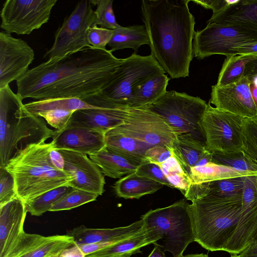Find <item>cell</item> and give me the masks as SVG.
I'll use <instances>...</instances> for the list:
<instances>
[{
	"label": "cell",
	"mask_w": 257,
	"mask_h": 257,
	"mask_svg": "<svg viewBox=\"0 0 257 257\" xmlns=\"http://www.w3.org/2000/svg\"><path fill=\"white\" fill-rule=\"evenodd\" d=\"M255 55H235L226 57L216 85L225 86L240 80L243 76L246 64Z\"/></svg>",
	"instance_id": "1f68e13d"
},
{
	"label": "cell",
	"mask_w": 257,
	"mask_h": 257,
	"mask_svg": "<svg viewBox=\"0 0 257 257\" xmlns=\"http://www.w3.org/2000/svg\"><path fill=\"white\" fill-rule=\"evenodd\" d=\"M163 184L135 172L127 175L117 181L113 185L116 196L124 199H139L153 194L163 187Z\"/></svg>",
	"instance_id": "484cf974"
},
{
	"label": "cell",
	"mask_w": 257,
	"mask_h": 257,
	"mask_svg": "<svg viewBox=\"0 0 257 257\" xmlns=\"http://www.w3.org/2000/svg\"><path fill=\"white\" fill-rule=\"evenodd\" d=\"M207 106L199 97L171 90L147 107L159 116L176 136L192 134L205 143L200 123Z\"/></svg>",
	"instance_id": "52a82bcc"
},
{
	"label": "cell",
	"mask_w": 257,
	"mask_h": 257,
	"mask_svg": "<svg viewBox=\"0 0 257 257\" xmlns=\"http://www.w3.org/2000/svg\"><path fill=\"white\" fill-rule=\"evenodd\" d=\"M249 87L253 101L257 109V86L252 83H250Z\"/></svg>",
	"instance_id": "11a10c76"
},
{
	"label": "cell",
	"mask_w": 257,
	"mask_h": 257,
	"mask_svg": "<svg viewBox=\"0 0 257 257\" xmlns=\"http://www.w3.org/2000/svg\"><path fill=\"white\" fill-rule=\"evenodd\" d=\"M172 148L173 155L188 175L191 168L211 161L212 153L206 143L192 134L177 136Z\"/></svg>",
	"instance_id": "7402d4cb"
},
{
	"label": "cell",
	"mask_w": 257,
	"mask_h": 257,
	"mask_svg": "<svg viewBox=\"0 0 257 257\" xmlns=\"http://www.w3.org/2000/svg\"><path fill=\"white\" fill-rule=\"evenodd\" d=\"M183 257H208L207 254L204 253L200 254H190L184 255Z\"/></svg>",
	"instance_id": "9f6ffc18"
},
{
	"label": "cell",
	"mask_w": 257,
	"mask_h": 257,
	"mask_svg": "<svg viewBox=\"0 0 257 257\" xmlns=\"http://www.w3.org/2000/svg\"><path fill=\"white\" fill-rule=\"evenodd\" d=\"M132 255V254L128 253V254H125L123 255H119L115 257H131V256Z\"/></svg>",
	"instance_id": "6f0895ef"
},
{
	"label": "cell",
	"mask_w": 257,
	"mask_h": 257,
	"mask_svg": "<svg viewBox=\"0 0 257 257\" xmlns=\"http://www.w3.org/2000/svg\"><path fill=\"white\" fill-rule=\"evenodd\" d=\"M95 20L96 15L89 0L79 2L56 31L54 43L44 58L48 60L59 59L90 47L88 31L93 26Z\"/></svg>",
	"instance_id": "9c48e42d"
},
{
	"label": "cell",
	"mask_w": 257,
	"mask_h": 257,
	"mask_svg": "<svg viewBox=\"0 0 257 257\" xmlns=\"http://www.w3.org/2000/svg\"><path fill=\"white\" fill-rule=\"evenodd\" d=\"M243 76L246 77L250 83L257 86V55L246 64Z\"/></svg>",
	"instance_id": "7dc6e473"
},
{
	"label": "cell",
	"mask_w": 257,
	"mask_h": 257,
	"mask_svg": "<svg viewBox=\"0 0 257 257\" xmlns=\"http://www.w3.org/2000/svg\"><path fill=\"white\" fill-rule=\"evenodd\" d=\"M52 147L51 142L27 145L4 167L14 178L17 197L25 204L51 190L68 186L72 180L52 164L49 156Z\"/></svg>",
	"instance_id": "3957f363"
},
{
	"label": "cell",
	"mask_w": 257,
	"mask_h": 257,
	"mask_svg": "<svg viewBox=\"0 0 257 257\" xmlns=\"http://www.w3.org/2000/svg\"><path fill=\"white\" fill-rule=\"evenodd\" d=\"M244 119L208 104L200 123L207 150L226 153L242 150Z\"/></svg>",
	"instance_id": "8fae6325"
},
{
	"label": "cell",
	"mask_w": 257,
	"mask_h": 257,
	"mask_svg": "<svg viewBox=\"0 0 257 257\" xmlns=\"http://www.w3.org/2000/svg\"><path fill=\"white\" fill-rule=\"evenodd\" d=\"M24 107L31 114L37 115L39 113L55 109H66L73 112L84 109L97 108L85 98H65L35 100L24 104Z\"/></svg>",
	"instance_id": "4dcf8cb0"
},
{
	"label": "cell",
	"mask_w": 257,
	"mask_h": 257,
	"mask_svg": "<svg viewBox=\"0 0 257 257\" xmlns=\"http://www.w3.org/2000/svg\"><path fill=\"white\" fill-rule=\"evenodd\" d=\"M211 161L217 164L241 171L257 173V164L251 160L242 150L232 153H212Z\"/></svg>",
	"instance_id": "d590c367"
},
{
	"label": "cell",
	"mask_w": 257,
	"mask_h": 257,
	"mask_svg": "<svg viewBox=\"0 0 257 257\" xmlns=\"http://www.w3.org/2000/svg\"><path fill=\"white\" fill-rule=\"evenodd\" d=\"M99 195L94 193L74 189L54 204L49 211L70 210L96 200Z\"/></svg>",
	"instance_id": "8d00e7d4"
},
{
	"label": "cell",
	"mask_w": 257,
	"mask_h": 257,
	"mask_svg": "<svg viewBox=\"0 0 257 257\" xmlns=\"http://www.w3.org/2000/svg\"><path fill=\"white\" fill-rule=\"evenodd\" d=\"M52 138L54 149L88 155L106 146L104 133L71 122L62 130L54 131Z\"/></svg>",
	"instance_id": "ac0fdd59"
},
{
	"label": "cell",
	"mask_w": 257,
	"mask_h": 257,
	"mask_svg": "<svg viewBox=\"0 0 257 257\" xmlns=\"http://www.w3.org/2000/svg\"><path fill=\"white\" fill-rule=\"evenodd\" d=\"M165 73L152 55L143 56L134 53L123 59L117 76L100 93L112 104L130 107L133 90L150 78Z\"/></svg>",
	"instance_id": "ba28073f"
},
{
	"label": "cell",
	"mask_w": 257,
	"mask_h": 257,
	"mask_svg": "<svg viewBox=\"0 0 257 257\" xmlns=\"http://www.w3.org/2000/svg\"><path fill=\"white\" fill-rule=\"evenodd\" d=\"M148 257H166L164 252L157 245H155Z\"/></svg>",
	"instance_id": "db71d44e"
},
{
	"label": "cell",
	"mask_w": 257,
	"mask_h": 257,
	"mask_svg": "<svg viewBox=\"0 0 257 257\" xmlns=\"http://www.w3.org/2000/svg\"><path fill=\"white\" fill-rule=\"evenodd\" d=\"M28 211L26 204L16 197L0 206V257H5L25 232Z\"/></svg>",
	"instance_id": "d6986e66"
},
{
	"label": "cell",
	"mask_w": 257,
	"mask_h": 257,
	"mask_svg": "<svg viewBox=\"0 0 257 257\" xmlns=\"http://www.w3.org/2000/svg\"><path fill=\"white\" fill-rule=\"evenodd\" d=\"M35 58L33 49L27 42L0 33V88L17 81L29 70Z\"/></svg>",
	"instance_id": "9a60e30c"
},
{
	"label": "cell",
	"mask_w": 257,
	"mask_h": 257,
	"mask_svg": "<svg viewBox=\"0 0 257 257\" xmlns=\"http://www.w3.org/2000/svg\"><path fill=\"white\" fill-rule=\"evenodd\" d=\"M158 239L152 230L144 229L135 235L112 243L85 257H115L128 253L133 254L141 252V247Z\"/></svg>",
	"instance_id": "d4e9b609"
},
{
	"label": "cell",
	"mask_w": 257,
	"mask_h": 257,
	"mask_svg": "<svg viewBox=\"0 0 257 257\" xmlns=\"http://www.w3.org/2000/svg\"><path fill=\"white\" fill-rule=\"evenodd\" d=\"M233 51L235 55H257V42L237 46L234 48Z\"/></svg>",
	"instance_id": "681fc988"
},
{
	"label": "cell",
	"mask_w": 257,
	"mask_h": 257,
	"mask_svg": "<svg viewBox=\"0 0 257 257\" xmlns=\"http://www.w3.org/2000/svg\"><path fill=\"white\" fill-rule=\"evenodd\" d=\"M239 255L240 257H257V240L251 243Z\"/></svg>",
	"instance_id": "f5cc1de1"
},
{
	"label": "cell",
	"mask_w": 257,
	"mask_h": 257,
	"mask_svg": "<svg viewBox=\"0 0 257 257\" xmlns=\"http://www.w3.org/2000/svg\"><path fill=\"white\" fill-rule=\"evenodd\" d=\"M158 165L173 188L179 189L184 195L191 183L188 174L176 158L173 155L167 160Z\"/></svg>",
	"instance_id": "e575fe53"
},
{
	"label": "cell",
	"mask_w": 257,
	"mask_h": 257,
	"mask_svg": "<svg viewBox=\"0 0 257 257\" xmlns=\"http://www.w3.org/2000/svg\"><path fill=\"white\" fill-rule=\"evenodd\" d=\"M115 128L151 147H172L177 136L159 116L147 106L130 107L124 124Z\"/></svg>",
	"instance_id": "4fadbf2b"
},
{
	"label": "cell",
	"mask_w": 257,
	"mask_h": 257,
	"mask_svg": "<svg viewBox=\"0 0 257 257\" xmlns=\"http://www.w3.org/2000/svg\"><path fill=\"white\" fill-rule=\"evenodd\" d=\"M105 142L106 146L113 151L144 161H147L146 151L152 147L124 134L116 128L105 134Z\"/></svg>",
	"instance_id": "f546056e"
},
{
	"label": "cell",
	"mask_w": 257,
	"mask_h": 257,
	"mask_svg": "<svg viewBox=\"0 0 257 257\" xmlns=\"http://www.w3.org/2000/svg\"><path fill=\"white\" fill-rule=\"evenodd\" d=\"M113 34V30L102 28L98 26L91 27L88 34L89 43L91 47L98 49H106Z\"/></svg>",
	"instance_id": "7bdbcfd3"
},
{
	"label": "cell",
	"mask_w": 257,
	"mask_h": 257,
	"mask_svg": "<svg viewBox=\"0 0 257 257\" xmlns=\"http://www.w3.org/2000/svg\"><path fill=\"white\" fill-rule=\"evenodd\" d=\"M88 156L101 169L104 175L112 178H120L134 173L143 162L147 161L118 153L106 146L98 152Z\"/></svg>",
	"instance_id": "cb8c5ba5"
},
{
	"label": "cell",
	"mask_w": 257,
	"mask_h": 257,
	"mask_svg": "<svg viewBox=\"0 0 257 257\" xmlns=\"http://www.w3.org/2000/svg\"><path fill=\"white\" fill-rule=\"evenodd\" d=\"M22 99L9 85L0 88V167H5L20 150L31 144L44 143L54 130L45 120L24 107Z\"/></svg>",
	"instance_id": "277c9868"
},
{
	"label": "cell",
	"mask_w": 257,
	"mask_h": 257,
	"mask_svg": "<svg viewBox=\"0 0 257 257\" xmlns=\"http://www.w3.org/2000/svg\"><path fill=\"white\" fill-rule=\"evenodd\" d=\"M141 219L144 229L152 230L158 236V240L153 244L173 257H183L188 245L195 241L190 204L186 199L150 210Z\"/></svg>",
	"instance_id": "8992f818"
},
{
	"label": "cell",
	"mask_w": 257,
	"mask_h": 257,
	"mask_svg": "<svg viewBox=\"0 0 257 257\" xmlns=\"http://www.w3.org/2000/svg\"><path fill=\"white\" fill-rule=\"evenodd\" d=\"M123 61L110 50L86 47L29 70L16 81L17 94L22 100L85 98L106 88Z\"/></svg>",
	"instance_id": "6da1fadb"
},
{
	"label": "cell",
	"mask_w": 257,
	"mask_h": 257,
	"mask_svg": "<svg viewBox=\"0 0 257 257\" xmlns=\"http://www.w3.org/2000/svg\"><path fill=\"white\" fill-rule=\"evenodd\" d=\"M57 257H85V255L76 243L63 250Z\"/></svg>",
	"instance_id": "816d5d0a"
},
{
	"label": "cell",
	"mask_w": 257,
	"mask_h": 257,
	"mask_svg": "<svg viewBox=\"0 0 257 257\" xmlns=\"http://www.w3.org/2000/svg\"><path fill=\"white\" fill-rule=\"evenodd\" d=\"M150 45V39L145 25L128 27L119 26L113 29V34L108 46L113 51L131 48L137 53L142 45Z\"/></svg>",
	"instance_id": "4316f807"
},
{
	"label": "cell",
	"mask_w": 257,
	"mask_h": 257,
	"mask_svg": "<svg viewBox=\"0 0 257 257\" xmlns=\"http://www.w3.org/2000/svg\"><path fill=\"white\" fill-rule=\"evenodd\" d=\"M130 107L110 106L74 111L70 122L105 134L124 124Z\"/></svg>",
	"instance_id": "ffe728a7"
},
{
	"label": "cell",
	"mask_w": 257,
	"mask_h": 257,
	"mask_svg": "<svg viewBox=\"0 0 257 257\" xmlns=\"http://www.w3.org/2000/svg\"><path fill=\"white\" fill-rule=\"evenodd\" d=\"M144 230L143 223L140 219L129 225L113 228H89L81 225L67 231L66 234L72 236L76 244L113 243L135 235Z\"/></svg>",
	"instance_id": "44dd1931"
},
{
	"label": "cell",
	"mask_w": 257,
	"mask_h": 257,
	"mask_svg": "<svg viewBox=\"0 0 257 257\" xmlns=\"http://www.w3.org/2000/svg\"><path fill=\"white\" fill-rule=\"evenodd\" d=\"M17 197L13 176L4 167H0V206Z\"/></svg>",
	"instance_id": "b9f144b4"
},
{
	"label": "cell",
	"mask_w": 257,
	"mask_h": 257,
	"mask_svg": "<svg viewBox=\"0 0 257 257\" xmlns=\"http://www.w3.org/2000/svg\"><path fill=\"white\" fill-rule=\"evenodd\" d=\"M241 207L242 200L202 198L192 201L195 241L209 251H223L236 229Z\"/></svg>",
	"instance_id": "5b68a950"
},
{
	"label": "cell",
	"mask_w": 257,
	"mask_h": 257,
	"mask_svg": "<svg viewBox=\"0 0 257 257\" xmlns=\"http://www.w3.org/2000/svg\"><path fill=\"white\" fill-rule=\"evenodd\" d=\"M74 189L69 186H63L42 194L26 204L28 212L32 216H39L43 215L49 211L54 204Z\"/></svg>",
	"instance_id": "836d02e7"
},
{
	"label": "cell",
	"mask_w": 257,
	"mask_h": 257,
	"mask_svg": "<svg viewBox=\"0 0 257 257\" xmlns=\"http://www.w3.org/2000/svg\"><path fill=\"white\" fill-rule=\"evenodd\" d=\"M254 175H257V173L238 171L212 162L192 168L188 173L191 184H199L218 180Z\"/></svg>",
	"instance_id": "83f0119b"
},
{
	"label": "cell",
	"mask_w": 257,
	"mask_h": 257,
	"mask_svg": "<svg viewBox=\"0 0 257 257\" xmlns=\"http://www.w3.org/2000/svg\"><path fill=\"white\" fill-rule=\"evenodd\" d=\"M73 112L66 109H55L40 112L36 116L43 117L56 130L60 131L69 124Z\"/></svg>",
	"instance_id": "60d3db41"
},
{
	"label": "cell",
	"mask_w": 257,
	"mask_h": 257,
	"mask_svg": "<svg viewBox=\"0 0 257 257\" xmlns=\"http://www.w3.org/2000/svg\"><path fill=\"white\" fill-rule=\"evenodd\" d=\"M257 42V32L235 25L207 23L195 32L193 41V56L201 60L213 55H235L234 48Z\"/></svg>",
	"instance_id": "30bf717a"
},
{
	"label": "cell",
	"mask_w": 257,
	"mask_h": 257,
	"mask_svg": "<svg viewBox=\"0 0 257 257\" xmlns=\"http://www.w3.org/2000/svg\"><path fill=\"white\" fill-rule=\"evenodd\" d=\"M191 0H143L142 19L151 55L172 79L189 76L193 57L194 17Z\"/></svg>",
	"instance_id": "7a4b0ae2"
},
{
	"label": "cell",
	"mask_w": 257,
	"mask_h": 257,
	"mask_svg": "<svg viewBox=\"0 0 257 257\" xmlns=\"http://www.w3.org/2000/svg\"><path fill=\"white\" fill-rule=\"evenodd\" d=\"M93 6L96 20L93 26L113 30L120 25L116 22L112 8V0H89Z\"/></svg>",
	"instance_id": "74e56055"
},
{
	"label": "cell",
	"mask_w": 257,
	"mask_h": 257,
	"mask_svg": "<svg viewBox=\"0 0 257 257\" xmlns=\"http://www.w3.org/2000/svg\"><path fill=\"white\" fill-rule=\"evenodd\" d=\"M58 150L64 160V171L72 179L68 186L101 195L104 191L105 181L99 168L86 154L66 150Z\"/></svg>",
	"instance_id": "2e32d148"
},
{
	"label": "cell",
	"mask_w": 257,
	"mask_h": 257,
	"mask_svg": "<svg viewBox=\"0 0 257 257\" xmlns=\"http://www.w3.org/2000/svg\"><path fill=\"white\" fill-rule=\"evenodd\" d=\"M114 243V242H113ZM112 243L96 242L88 244H77L81 251L85 255L100 250Z\"/></svg>",
	"instance_id": "c3c4849f"
},
{
	"label": "cell",
	"mask_w": 257,
	"mask_h": 257,
	"mask_svg": "<svg viewBox=\"0 0 257 257\" xmlns=\"http://www.w3.org/2000/svg\"><path fill=\"white\" fill-rule=\"evenodd\" d=\"M57 0H7L1 13V28L11 34L29 35L47 23Z\"/></svg>",
	"instance_id": "7c38bea8"
},
{
	"label": "cell",
	"mask_w": 257,
	"mask_h": 257,
	"mask_svg": "<svg viewBox=\"0 0 257 257\" xmlns=\"http://www.w3.org/2000/svg\"><path fill=\"white\" fill-rule=\"evenodd\" d=\"M202 7L211 9L213 14L217 13L231 3L232 1L227 0H192L191 1Z\"/></svg>",
	"instance_id": "bcb514c9"
},
{
	"label": "cell",
	"mask_w": 257,
	"mask_h": 257,
	"mask_svg": "<svg viewBox=\"0 0 257 257\" xmlns=\"http://www.w3.org/2000/svg\"><path fill=\"white\" fill-rule=\"evenodd\" d=\"M172 155V147L157 145L151 147L146 151L145 158L147 161L158 164L164 162Z\"/></svg>",
	"instance_id": "f6af8a7d"
},
{
	"label": "cell",
	"mask_w": 257,
	"mask_h": 257,
	"mask_svg": "<svg viewBox=\"0 0 257 257\" xmlns=\"http://www.w3.org/2000/svg\"><path fill=\"white\" fill-rule=\"evenodd\" d=\"M245 77L225 86H212L209 104L215 107L244 118L257 115V109L253 101L249 85Z\"/></svg>",
	"instance_id": "e0dca14e"
},
{
	"label": "cell",
	"mask_w": 257,
	"mask_h": 257,
	"mask_svg": "<svg viewBox=\"0 0 257 257\" xmlns=\"http://www.w3.org/2000/svg\"><path fill=\"white\" fill-rule=\"evenodd\" d=\"M49 156L53 165L59 170L64 171V160L59 150L52 147L50 150Z\"/></svg>",
	"instance_id": "f907efd6"
},
{
	"label": "cell",
	"mask_w": 257,
	"mask_h": 257,
	"mask_svg": "<svg viewBox=\"0 0 257 257\" xmlns=\"http://www.w3.org/2000/svg\"><path fill=\"white\" fill-rule=\"evenodd\" d=\"M170 80L165 74L152 77L137 87L133 91L130 107L149 106L167 92Z\"/></svg>",
	"instance_id": "f1b7e54d"
},
{
	"label": "cell",
	"mask_w": 257,
	"mask_h": 257,
	"mask_svg": "<svg viewBox=\"0 0 257 257\" xmlns=\"http://www.w3.org/2000/svg\"><path fill=\"white\" fill-rule=\"evenodd\" d=\"M257 240V175L245 177L242 207L236 229L224 248L231 255L239 254Z\"/></svg>",
	"instance_id": "5bb4252c"
},
{
	"label": "cell",
	"mask_w": 257,
	"mask_h": 257,
	"mask_svg": "<svg viewBox=\"0 0 257 257\" xmlns=\"http://www.w3.org/2000/svg\"><path fill=\"white\" fill-rule=\"evenodd\" d=\"M207 23L239 25L257 32V0L232 1Z\"/></svg>",
	"instance_id": "603a6c76"
},
{
	"label": "cell",
	"mask_w": 257,
	"mask_h": 257,
	"mask_svg": "<svg viewBox=\"0 0 257 257\" xmlns=\"http://www.w3.org/2000/svg\"><path fill=\"white\" fill-rule=\"evenodd\" d=\"M231 257H240L239 255H231Z\"/></svg>",
	"instance_id": "680465c9"
},
{
	"label": "cell",
	"mask_w": 257,
	"mask_h": 257,
	"mask_svg": "<svg viewBox=\"0 0 257 257\" xmlns=\"http://www.w3.org/2000/svg\"><path fill=\"white\" fill-rule=\"evenodd\" d=\"M242 151L257 164V115L245 118L242 126Z\"/></svg>",
	"instance_id": "f35d334b"
},
{
	"label": "cell",
	"mask_w": 257,
	"mask_h": 257,
	"mask_svg": "<svg viewBox=\"0 0 257 257\" xmlns=\"http://www.w3.org/2000/svg\"><path fill=\"white\" fill-rule=\"evenodd\" d=\"M135 173L173 188L158 164L145 161L139 166Z\"/></svg>",
	"instance_id": "ee69618b"
},
{
	"label": "cell",
	"mask_w": 257,
	"mask_h": 257,
	"mask_svg": "<svg viewBox=\"0 0 257 257\" xmlns=\"http://www.w3.org/2000/svg\"><path fill=\"white\" fill-rule=\"evenodd\" d=\"M75 244L74 238L66 234L46 236L40 244L23 257H57L63 250Z\"/></svg>",
	"instance_id": "d6a6232c"
},
{
	"label": "cell",
	"mask_w": 257,
	"mask_h": 257,
	"mask_svg": "<svg viewBox=\"0 0 257 257\" xmlns=\"http://www.w3.org/2000/svg\"><path fill=\"white\" fill-rule=\"evenodd\" d=\"M45 237L25 231L5 257H23L40 244Z\"/></svg>",
	"instance_id": "ab89813d"
}]
</instances>
